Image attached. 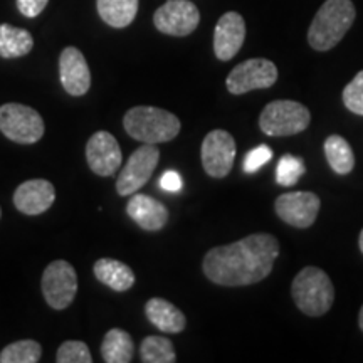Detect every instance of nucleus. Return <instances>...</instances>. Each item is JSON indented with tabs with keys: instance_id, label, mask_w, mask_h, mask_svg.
Listing matches in <instances>:
<instances>
[{
	"instance_id": "nucleus-19",
	"label": "nucleus",
	"mask_w": 363,
	"mask_h": 363,
	"mask_svg": "<svg viewBox=\"0 0 363 363\" xmlns=\"http://www.w3.org/2000/svg\"><path fill=\"white\" fill-rule=\"evenodd\" d=\"M93 272L99 283L118 293L128 291V289L133 288L136 281L135 272L131 271L130 266H126L121 261L110 259V257H101V259L94 262Z\"/></svg>"
},
{
	"instance_id": "nucleus-17",
	"label": "nucleus",
	"mask_w": 363,
	"mask_h": 363,
	"mask_svg": "<svg viewBox=\"0 0 363 363\" xmlns=\"http://www.w3.org/2000/svg\"><path fill=\"white\" fill-rule=\"evenodd\" d=\"M130 219L148 233H157L169 222V211L160 201L145 194H133L126 206Z\"/></svg>"
},
{
	"instance_id": "nucleus-16",
	"label": "nucleus",
	"mask_w": 363,
	"mask_h": 363,
	"mask_svg": "<svg viewBox=\"0 0 363 363\" xmlns=\"http://www.w3.org/2000/svg\"><path fill=\"white\" fill-rule=\"evenodd\" d=\"M246 39V22L238 12H225L214 30V52L219 61H230Z\"/></svg>"
},
{
	"instance_id": "nucleus-24",
	"label": "nucleus",
	"mask_w": 363,
	"mask_h": 363,
	"mask_svg": "<svg viewBox=\"0 0 363 363\" xmlns=\"http://www.w3.org/2000/svg\"><path fill=\"white\" fill-rule=\"evenodd\" d=\"M140 355L145 363H174L177 362L174 343L165 337L150 335L142 342Z\"/></svg>"
},
{
	"instance_id": "nucleus-5",
	"label": "nucleus",
	"mask_w": 363,
	"mask_h": 363,
	"mask_svg": "<svg viewBox=\"0 0 363 363\" xmlns=\"http://www.w3.org/2000/svg\"><path fill=\"white\" fill-rule=\"evenodd\" d=\"M311 123V113L305 104L291 99L271 101L259 116V128L267 136H293Z\"/></svg>"
},
{
	"instance_id": "nucleus-1",
	"label": "nucleus",
	"mask_w": 363,
	"mask_h": 363,
	"mask_svg": "<svg viewBox=\"0 0 363 363\" xmlns=\"http://www.w3.org/2000/svg\"><path fill=\"white\" fill-rule=\"evenodd\" d=\"M279 242L271 234H251L227 246L211 249L202 262L207 279L219 286H249L269 276Z\"/></svg>"
},
{
	"instance_id": "nucleus-4",
	"label": "nucleus",
	"mask_w": 363,
	"mask_h": 363,
	"mask_svg": "<svg viewBox=\"0 0 363 363\" xmlns=\"http://www.w3.org/2000/svg\"><path fill=\"white\" fill-rule=\"evenodd\" d=\"M291 296L308 316H323L335 301V288L328 274L315 266L301 269L293 279Z\"/></svg>"
},
{
	"instance_id": "nucleus-2",
	"label": "nucleus",
	"mask_w": 363,
	"mask_h": 363,
	"mask_svg": "<svg viewBox=\"0 0 363 363\" xmlns=\"http://www.w3.org/2000/svg\"><path fill=\"white\" fill-rule=\"evenodd\" d=\"M355 17L352 0H326L308 29V43L315 51H330L350 30Z\"/></svg>"
},
{
	"instance_id": "nucleus-33",
	"label": "nucleus",
	"mask_w": 363,
	"mask_h": 363,
	"mask_svg": "<svg viewBox=\"0 0 363 363\" xmlns=\"http://www.w3.org/2000/svg\"><path fill=\"white\" fill-rule=\"evenodd\" d=\"M358 244H360V251L363 252V229H362V233H360V239H358Z\"/></svg>"
},
{
	"instance_id": "nucleus-32",
	"label": "nucleus",
	"mask_w": 363,
	"mask_h": 363,
	"mask_svg": "<svg viewBox=\"0 0 363 363\" xmlns=\"http://www.w3.org/2000/svg\"><path fill=\"white\" fill-rule=\"evenodd\" d=\"M358 325H360V330L363 331V306L360 310V315H358Z\"/></svg>"
},
{
	"instance_id": "nucleus-15",
	"label": "nucleus",
	"mask_w": 363,
	"mask_h": 363,
	"mask_svg": "<svg viewBox=\"0 0 363 363\" xmlns=\"http://www.w3.org/2000/svg\"><path fill=\"white\" fill-rule=\"evenodd\" d=\"M56 189L49 180L33 179L22 182L13 192V206L26 216H39L52 207Z\"/></svg>"
},
{
	"instance_id": "nucleus-12",
	"label": "nucleus",
	"mask_w": 363,
	"mask_h": 363,
	"mask_svg": "<svg viewBox=\"0 0 363 363\" xmlns=\"http://www.w3.org/2000/svg\"><path fill=\"white\" fill-rule=\"evenodd\" d=\"M320 207V197L313 192H288L279 195L274 202L279 219L298 229H306L315 224Z\"/></svg>"
},
{
	"instance_id": "nucleus-20",
	"label": "nucleus",
	"mask_w": 363,
	"mask_h": 363,
	"mask_svg": "<svg viewBox=\"0 0 363 363\" xmlns=\"http://www.w3.org/2000/svg\"><path fill=\"white\" fill-rule=\"evenodd\" d=\"M34 38L29 30L13 27L11 24H0V57L17 59L24 57L33 51Z\"/></svg>"
},
{
	"instance_id": "nucleus-3",
	"label": "nucleus",
	"mask_w": 363,
	"mask_h": 363,
	"mask_svg": "<svg viewBox=\"0 0 363 363\" xmlns=\"http://www.w3.org/2000/svg\"><path fill=\"white\" fill-rule=\"evenodd\" d=\"M123 126L131 138L143 143H167L180 133V120L174 113L155 106H135L126 111Z\"/></svg>"
},
{
	"instance_id": "nucleus-26",
	"label": "nucleus",
	"mask_w": 363,
	"mask_h": 363,
	"mask_svg": "<svg viewBox=\"0 0 363 363\" xmlns=\"http://www.w3.org/2000/svg\"><path fill=\"white\" fill-rule=\"evenodd\" d=\"M305 162L294 155H284L276 169V182L283 187H291L305 174Z\"/></svg>"
},
{
	"instance_id": "nucleus-11",
	"label": "nucleus",
	"mask_w": 363,
	"mask_h": 363,
	"mask_svg": "<svg viewBox=\"0 0 363 363\" xmlns=\"http://www.w3.org/2000/svg\"><path fill=\"white\" fill-rule=\"evenodd\" d=\"M202 167L212 179H224L233 170L235 160V140L225 130L207 133L201 148Z\"/></svg>"
},
{
	"instance_id": "nucleus-6",
	"label": "nucleus",
	"mask_w": 363,
	"mask_h": 363,
	"mask_svg": "<svg viewBox=\"0 0 363 363\" xmlns=\"http://www.w3.org/2000/svg\"><path fill=\"white\" fill-rule=\"evenodd\" d=\"M44 120L34 108L21 103L0 106V131L11 142L33 145L44 136Z\"/></svg>"
},
{
	"instance_id": "nucleus-21",
	"label": "nucleus",
	"mask_w": 363,
	"mask_h": 363,
	"mask_svg": "<svg viewBox=\"0 0 363 363\" xmlns=\"http://www.w3.org/2000/svg\"><path fill=\"white\" fill-rule=\"evenodd\" d=\"M96 9L103 22L115 29H123L135 21L138 0H96Z\"/></svg>"
},
{
	"instance_id": "nucleus-27",
	"label": "nucleus",
	"mask_w": 363,
	"mask_h": 363,
	"mask_svg": "<svg viewBox=\"0 0 363 363\" xmlns=\"http://www.w3.org/2000/svg\"><path fill=\"white\" fill-rule=\"evenodd\" d=\"M57 363H91L93 357L88 345L84 342H78V340H69L65 342L57 348L56 353Z\"/></svg>"
},
{
	"instance_id": "nucleus-23",
	"label": "nucleus",
	"mask_w": 363,
	"mask_h": 363,
	"mask_svg": "<svg viewBox=\"0 0 363 363\" xmlns=\"http://www.w3.org/2000/svg\"><path fill=\"white\" fill-rule=\"evenodd\" d=\"M325 155L331 170L337 172L338 175L350 174L355 167V155L350 143L340 135H330L325 140Z\"/></svg>"
},
{
	"instance_id": "nucleus-9",
	"label": "nucleus",
	"mask_w": 363,
	"mask_h": 363,
	"mask_svg": "<svg viewBox=\"0 0 363 363\" xmlns=\"http://www.w3.org/2000/svg\"><path fill=\"white\" fill-rule=\"evenodd\" d=\"M278 81V67L269 59L254 57L240 62L229 72L225 86L229 93L246 94L254 89L271 88Z\"/></svg>"
},
{
	"instance_id": "nucleus-22",
	"label": "nucleus",
	"mask_w": 363,
	"mask_h": 363,
	"mask_svg": "<svg viewBox=\"0 0 363 363\" xmlns=\"http://www.w3.org/2000/svg\"><path fill=\"white\" fill-rule=\"evenodd\" d=\"M133 338L125 330L113 328L104 335L101 357L106 363H130L133 360Z\"/></svg>"
},
{
	"instance_id": "nucleus-13",
	"label": "nucleus",
	"mask_w": 363,
	"mask_h": 363,
	"mask_svg": "<svg viewBox=\"0 0 363 363\" xmlns=\"http://www.w3.org/2000/svg\"><path fill=\"white\" fill-rule=\"evenodd\" d=\"M86 160L96 175H115L123 160L120 143L110 131H96L86 143Z\"/></svg>"
},
{
	"instance_id": "nucleus-8",
	"label": "nucleus",
	"mask_w": 363,
	"mask_h": 363,
	"mask_svg": "<svg viewBox=\"0 0 363 363\" xmlns=\"http://www.w3.org/2000/svg\"><path fill=\"white\" fill-rule=\"evenodd\" d=\"M158 162H160V150L155 145L145 143L131 153L126 165L121 169L116 180V192L121 197L133 195L152 179Z\"/></svg>"
},
{
	"instance_id": "nucleus-28",
	"label": "nucleus",
	"mask_w": 363,
	"mask_h": 363,
	"mask_svg": "<svg viewBox=\"0 0 363 363\" xmlns=\"http://www.w3.org/2000/svg\"><path fill=\"white\" fill-rule=\"evenodd\" d=\"M343 104L347 110L363 116V71L353 78L343 89Z\"/></svg>"
},
{
	"instance_id": "nucleus-25",
	"label": "nucleus",
	"mask_w": 363,
	"mask_h": 363,
	"mask_svg": "<svg viewBox=\"0 0 363 363\" xmlns=\"http://www.w3.org/2000/svg\"><path fill=\"white\" fill-rule=\"evenodd\" d=\"M43 357V348L34 340H21L11 343L0 352V363H38Z\"/></svg>"
},
{
	"instance_id": "nucleus-29",
	"label": "nucleus",
	"mask_w": 363,
	"mask_h": 363,
	"mask_svg": "<svg viewBox=\"0 0 363 363\" xmlns=\"http://www.w3.org/2000/svg\"><path fill=\"white\" fill-rule=\"evenodd\" d=\"M272 158V150L267 147V145H259L257 148L251 150V152L246 155V160H244V172L246 174H254L261 169L264 163H267Z\"/></svg>"
},
{
	"instance_id": "nucleus-30",
	"label": "nucleus",
	"mask_w": 363,
	"mask_h": 363,
	"mask_svg": "<svg viewBox=\"0 0 363 363\" xmlns=\"http://www.w3.org/2000/svg\"><path fill=\"white\" fill-rule=\"evenodd\" d=\"M17 9L24 17H29V19H34L39 13L48 7L49 0H16Z\"/></svg>"
},
{
	"instance_id": "nucleus-34",
	"label": "nucleus",
	"mask_w": 363,
	"mask_h": 363,
	"mask_svg": "<svg viewBox=\"0 0 363 363\" xmlns=\"http://www.w3.org/2000/svg\"><path fill=\"white\" fill-rule=\"evenodd\" d=\"M0 216H2V211H0Z\"/></svg>"
},
{
	"instance_id": "nucleus-18",
	"label": "nucleus",
	"mask_w": 363,
	"mask_h": 363,
	"mask_svg": "<svg viewBox=\"0 0 363 363\" xmlns=\"http://www.w3.org/2000/svg\"><path fill=\"white\" fill-rule=\"evenodd\" d=\"M145 315L155 328L163 333H180L185 330L187 320L174 303L163 298H152L145 305Z\"/></svg>"
},
{
	"instance_id": "nucleus-31",
	"label": "nucleus",
	"mask_w": 363,
	"mask_h": 363,
	"mask_svg": "<svg viewBox=\"0 0 363 363\" xmlns=\"http://www.w3.org/2000/svg\"><path fill=\"white\" fill-rule=\"evenodd\" d=\"M158 182H160V189L165 190V192L175 194L182 190V177L175 170H167Z\"/></svg>"
},
{
	"instance_id": "nucleus-7",
	"label": "nucleus",
	"mask_w": 363,
	"mask_h": 363,
	"mask_svg": "<svg viewBox=\"0 0 363 363\" xmlns=\"http://www.w3.org/2000/svg\"><path fill=\"white\" fill-rule=\"evenodd\" d=\"M43 294L54 310H66L78 293V274L67 261H52L43 272Z\"/></svg>"
},
{
	"instance_id": "nucleus-10",
	"label": "nucleus",
	"mask_w": 363,
	"mask_h": 363,
	"mask_svg": "<svg viewBox=\"0 0 363 363\" xmlns=\"http://www.w3.org/2000/svg\"><path fill=\"white\" fill-rule=\"evenodd\" d=\"M201 22V12L189 0H167L153 13V24L162 34L185 38L192 34Z\"/></svg>"
},
{
	"instance_id": "nucleus-14",
	"label": "nucleus",
	"mask_w": 363,
	"mask_h": 363,
	"mask_svg": "<svg viewBox=\"0 0 363 363\" xmlns=\"http://www.w3.org/2000/svg\"><path fill=\"white\" fill-rule=\"evenodd\" d=\"M59 78L71 96H84L91 86V72L84 54L78 48H66L59 57Z\"/></svg>"
}]
</instances>
